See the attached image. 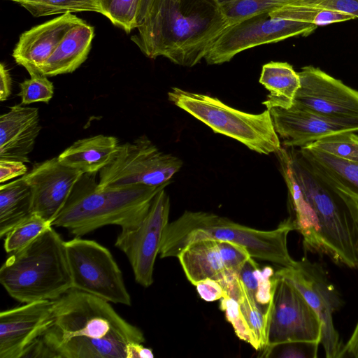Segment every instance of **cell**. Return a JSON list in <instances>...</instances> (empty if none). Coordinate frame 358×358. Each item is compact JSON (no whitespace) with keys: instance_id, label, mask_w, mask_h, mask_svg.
Listing matches in <instances>:
<instances>
[{"instance_id":"6da1fadb","label":"cell","mask_w":358,"mask_h":358,"mask_svg":"<svg viewBox=\"0 0 358 358\" xmlns=\"http://www.w3.org/2000/svg\"><path fill=\"white\" fill-rule=\"evenodd\" d=\"M294 229L306 251L358 268V201L315 169L296 148L276 152Z\"/></svg>"},{"instance_id":"7a4b0ae2","label":"cell","mask_w":358,"mask_h":358,"mask_svg":"<svg viewBox=\"0 0 358 358\" xmlns=\"http://www.w3.org/2000/svg\"><path fill=\"white\" fill-rule=\"evenodd\" d=\"M228 26L217 0H154L131 40L150 59L192 67Z\"/></svg>"},{"instance_id":"3957f363","label":"cell","mask_w":358,"mask_h":358,"mask_svg":"<svg viewBox=\"0 0 358 358\" xmlns=\"http://www.w3.org/2000/svg\"><path fill=\"white\" fill-rule=\"evenodd\" d=\"M294 229L289 217L273 230H259L235 222L212 213L185 211L166 226L161 243V258L178 256L188 244L201 239L234 243L245 248L253 258L281 267L294 266L287 236Z\"/></svg>"},{"instance_id":"277c9868","label":"cell","mask_w":358,"mask_h":358,"mask_svg":"<svg viewBox=\"0 0 358 358\" xmlns=\"http://www.w3.org/2000/svg\"><path fill=\"white\" fill-rule=\"evenodd\" d=\"M94 176H82L52 226L79 237L106 225L134 229L147 215L156 194L168 185L100 189Z\"/></svg>"},{"instance_id":"5b68a950","label":"cell","mask_w":358,"mask_h":358,"mask_svg":"<svg viewBox=\"0 0 358 358\" xmlns=\"http://www.w3.org/2000/svg\"><path fill=\"white\" fill-rule=\"evenodd\" d=\"M0 282L23 303L54 301L73 288L65 241L52 226L10 254L1 266Z\"/></svg>"},{"instance_id":"8992f818","label":"cell","mask_w":358,"mask_h":358,"mask_svg":"<svg viewBox=\"0 0 358 358\" xmlns=\"http://www.w3.org/2000/svg\"><path fill=\"white\" fill-rule=\"evenodd\" d=\"M53 322L38 338L43 342L74 336L143 343L142 331L123 319L110 302L71 288L53 301Z\"/></svg>"},{"instance_id":"52a82bcc","label":"cell","mask_w":358,"mask_h":358,"mask_svg":"<svg viewBox=\"0 0 358 358\" xmlns=\"http://www.w3.org/2000/svg\"><path fill=\"white\" fill-rule=\"evenodd\" d=\"M169 100L209 127L263 155L276 152L280 141L269 110L251 114L231 108L217 98L173 87Z\"/></svg>"},{"instance_id":"ba28073f","label":"cell","mask_w":358,"mask_h":358,"mask_svg":"<svg viewBox=\"0 0 358 358\" xmlns=\"http://www.w3.org/2000/svg\"><path fill=\"white\" fill-rule=\"evenodd\" d=\"M182 162L159 151L146 136L119 145L111 162L99 171L100 189L134 185L161 186L171 183Z\"/></svg>"},{"instance_id":"9c48e42d","label":"cell","mask_w":358,"mask_h":358,"mask_svg":"<svg viewBox=\"0 0 358 358\" xmlns=\"http://www.w3.org/2000/svg\"><path fill=\"white\" fill-rule=\"evenodd\" d=\"M317 28L289 18L280 6L229 25L213 43L204 59L210 65L222 64L243 51L294 36H308Z\"/></svg>"},{"instance_id":"30bf717a","label":"cell","mask_w":358,"mask_h":358,"mask_svg":"<svg viewBox=\"0 0 358 358\" xmlns=\"http://www.w3.org/2000/svg\"><path fill=\"white\" fill-rule=\"evenodd\" d=\"M65 245L73 288L109 302L131 306L122 273L108 249L79 236L65 241Z\"/></svg>"},{"instance_id":"8fae6325","label":"cell","mask_w":358,"mask_h":358,"mask_svg":"<svg viewBox=\"0 0 358 358\" xmlns=\"http://www.w3.org/2000/svg\"><path fill=\"white\" fill-rule=\"evenodd\" d=\"M169 211L170 199L164 188L153 199L141 224L134 229L122 230L115 243L127 257L135 280L144 287L153 283L154 266L169 224Z\"/></svg>"},{"instance_id":"7c38bea8","label":"cell","mask_w":358,"mask_h":358,"mask_svg":"<svg viewBox=\"0 0 358 358\" xmlns=\"http://www.w3.org/2000/svg\"><path fill=\"white\" fill-rule=\"evenodd\" d=\"M289 281L315 310L322 324V345L327 358H337L343 343L333 322V314L341 305V297L329 280L324 270L306 258L292 267H281L275 272Z\"/></svg>"},{"instance_id":"4fadbf2b","label":"cell","mask_w":358,"mask_h":358,"mask_svg":"<svg viewBox=\"0 0 358 358\" xmlns=\"http://www.w3.org/2000/svg\"><path fill=\"white\" fill-rule=\"evenodd\" d=\"M277 276L266 347L289 341L320 343L322 324L318 315L297 288Z\"/></svg>"},{"instance_id":"5bb4252c","label":"cell","mask_w":358,"mask_h":358,"mask_svg":"<svg viewBox=\"0 0 358 358\" xmlns=\"http://www.w3.org/2000/svg\"><path fill=\"white\" fill-rule=\"evenodd\" d=\"M298 73L300 87L293 105L325 117L358 119L357 90L313 66H306Z\"/></svg>"},{"instance_id":"9a60e30c","label":"cell","mask_w":358,"mask_h":358,"mask_svg":"<svg viewBox=\"0 0 358 358\" xmlns=\"http://www.w3.org/2000/svg\"><path fill=\"white\" fill-rule=\"evenodd\" d=\"M250 257L240 245L214 239L192 242L177 256L187 280L194 286L207 278L220 281L238 275Z\"/></svg>"},{"instance_id":"2e32d148","label":"cell","mask_w":358,"mask_h":358,"mask_svg":"<svg viewBox=\"0 0 358 358\" xmlns=\"http://www.w3.org/2000/svg\"><path fill=\"white\" fill-rule=\"evenodd\" d=\"M53 301L25 303L0 313V358H22L53 322Z\"/></svg>"},{"instance_id":"e0dca14e","label":"cell","mask_w":358,"mask_h":358,"mask_svg":"<svg viewBox=\"0 0 358 358\" xmlns=\"http://www.w3.org/2000/svg\"><path fill=\"white\" fill-rule=\"evenodd\" d=\"M83 174L61 164L57 157L35 164L23 176L31 189V213L52 224Z\"/></svg>"},{"instance_id":"ac0fdd59","label":"cell","mask_w":358,"mask_h":358,"mask_svg":"<svg viewBox=\"0 0 358 358\" xmlns=\"http://www.w3.org/2000/svg\"><path fill=\"white\" fill-rule=\"evenodd\" d=\"M269 110L275 131L286 148H303L328 136L358 132V119L325 117L294 105Z\"/></svg>"},{"instance_id":"d6986e66","label":"cell","mask_w":358,"mask_h":358,"mask_svg":"<svg viewBox=\"0 0 358 358\" xmlns=\"http://www.w3.org/2000/svg\"><path fill=\"white\" fill-rule=\"evenodd\" d=\"M83 20L73 13H65L23 32L13 51L15 62L30 76L43 75L46 60L66 33Z\"/></svg>"},{"instance_id":"ffe728a7","label":"cell","mask_w":358,"mask_h":358,"mask_svg":"<svg viewBox=\"0 0 358 358\" xmlns=\"http://www.w3.org/2000/svg\"><path fill=\"white\" fill-rule=\"evenodd\" d=\"M41 129L38 108L12 106L0 116V159L29 162Z\"/></svg>"},{"instance_id":"44dd1931","label":"cell","mask_w":358,"mask_h":358,"mask_svg":"<svg viewBox=\"0 0 358 358\" xmlns=\"http://www.w3.org/2000/svg\"><path fill=\"white\" fill-rule=\"evenodd\" d=\"M94 37V27L85 21L73 27L43 64L42 74L52 77L76 71L87 59Z\"/></svg>"},{"instance_id":"7402d4cb","label":"cell","mask_w":358,"mask_h":358,"mask_svg":"<svg viewBox=\"0 0 358 358\" xmlns=\"http://www.w3.org/2000/svg\"><path fill=\"white\" fill-rule=\"evenodd\" d=\"M119 145L114 136L96 135L74 142L57 158L68 167L95 175L111 162Z\"/></svg>"},{"instance_id":"603a6c76","label":"cell","mask_w":358,"mask_h":358,"mask_svg":"<svg viewBox=\"0 0 358 358\" xmlns=\"http://www.w3.org/2000/svg\"><path fill=\"white\" fill-rule=\"evenodd\" d=\"M259 81L270 92L266 100L262 102L267 110L292 107L300 87V78L291 64L282 62L265 64Z\"/></svg>"},{"instance_id":"cb8c5ba5","label":"cell","mask_w":358,"mask_h":358,"mask_svg":"<svg viewBox=\"0 0 358 358\" xmlns=\"http://www.w3.org/2000/svg\"><path fill=\"white\" fill-rule=\"evenodd\" d=\"M299 150L315 169L358 201V164L310 146L300 148Z\"/></svg>"},{"instance_id":"d4e9b609","label":"cell","mask_w":358,"mask_h":358,"mask_svg":"<svg viewBox=\"0 0 358 358\" xmlns=\"http://www.w3.org/2000/svg\"><path fill=\"white\" fill-rule=\"evenodd\" d=\"M31 194L23 176L0 186V237L31 215Z\"/></svg>"},{"instance_id":"484cf974","label":"cell","mask_w":358,"mask_h":358,"mask_svg":"<svg viewBox=\"0 0 358 358\" xmlns=\"http://www.w3.org/2000/svg\"><path fill=\"white\" fill-rule=\"evenodd\" d=\"M226 294L236 299L241 311L258 345L263 350L268 343V334L272 310L257 304L248 293L238 275L223 285Z\"/></svg>"},{"instance_id":"4316f807","label":"cell","mask_w":358,"mask_h":358,"mask_svg":"<svg viewBox=\"0 0 358 358\" xmlns=\"http://www.w3.org/2000/svg\"><path fill=\"white\" fill-rule=\"evenodd\" d=\"M250 257L239 271L238 277L255 302L267 310H273L278 277L272 267L262 268Z\"/></svg>"},{"instance_id":"83f0119b","label":"cell","mask_w":358,"mask_h":358,"mask_svg":"<svg viewBox=\"0 0 358 358\" xmlns=\"http://www.w3.org/2000/svg\"><path fill=\"white\" fill-rule=\"evenodd\" d=\"M20 4L35 17L80 12L100 13L97 0H8Z\"/></svg>"},{"instance_id":"f1b7e54d","label":"cell","mask_w":358,"mask_h":358,"mask_svg":"<svg viewBox=\"0 0 358 358\" xmlns=\"http://www.w3.org/2000/svg\"><path fill=\"white\" fill-rule=\"evenodd\" d=\"M52 224L36 213H31L17 223L4 237V249L8 254L25 247Z\"/></svg>"},{"instance_id":"f546056e","label":"cell","mask_w":358,"mask_h":358,"mask_svg":"<svg viewBox=\"0 0 358 358\" xmlns=\"http://www.w3.org/2000/svg\"><path fill=\"white\" fill-rule=\"evenodd\" d=\"M141 0H97L100 13L113 24L129 34L138 27Z\"/></svg>"},{"instance_id":"4dcf8cb0","label":"cell","mask_w":358,"mask_h":358,"mask_svg":"<svg viewBox=\"0 0 358 358\" xmlns=\"http://www.w3.org/2000/svg\"><path fill=\"white\" fill-rule=\"evenodd\" d=\"M229 25L250 15L270 10L299 0H217Z\"/></svg>"},{"instance_id":"1f68e13d","label":"cell","mask_w":358,"mask_h":358,"mask_svg":"<svg viewBox=\"0 0 358 358\" xmlns=\"http://www.w3.org/2000/svg\"><path fill=\"white\" fill-rule=\"evenodd\" d=\"M284 13L290 19L318 26L343 22L354 17L327 9L303 6L296 3L282 6Z\"/></svg>"},{"instance_id":"d6a6232c","label":"cell","mask_w":358,"mask_h":358,"mask_svg":"<svg viewBox=\"0 0 358 358\" xmlns=\"http://www.w3.org/2000/svg\"><path fill=\"white\" fill-rule=\"evenodd\" d=\"M307 146L340 159L358 164V134L344 133L320 139Z\"/></svg>"},{"instance_id":"836d02e7","label":"cell","mask_w":358,"mask_h":358,"mask_svg":"<svg viewBox=\"0 0 358 358\" xmlns=\"http://www.w3.org/2000/svg\"><path fill=\"white\" fill-rule=\"evenodd\" d=\"M320 342L289 341L268 346L261 351L262 357L316 358Z\"/></svg>"},{"instance_id":"e575fe53","label":"cell","mask_w":358,"mask_h":358,"mask_svg":"<svg viewBox=\"0 0 358 358\" xmlns=\"http://www.w3.org/2000/svg\"><path fill=\"white\" fill-rule=\"evenodd\" d=\"M220 300V308L224 312L226 318L232 325L236 336L256 350H259L258 345L241 311L238 301L227 294Z\"/></svg>"},{"instance_id":"d590c367","label":"cell","mask_w":358,"mask_h":358,"mask_svg":"<svg viewBox=\"0 0 358 358\" xmlns=\"http://www.w3.org/2000/svg\"><path fill=\"white\" fill-rule=\"evenodd\" d=\"M29 79L20 84L19 96L24 105L35 102L48 103L54 94V86L47 76L38 75L30 76Z\"/></svg>"},{"instance_id":"8d00e7d4","label":"cell","mask_w":358,"mask_h":358,"mask_svg":"<svg viewBox=\"0 0 358 358\" xmlns=\"http://www.w3.org/2000/svg\"><path fill=\"white\" fill-rule=\"evenodd\" d=\"M294 3L333 10L358 18V0H299Z\"/></svg>"},{"instance_id":"74e56055","label":"cell","mask_w":358,"mask_h":358,"mask_svg":"<svg viewBox=\"0 0 358 358\" xmlns=\"http://www.w3.org/2000/svg\"><path fill=\"white\" fill-rule=\"evenodd\" d=\"M195 287L200 297L208 302L220 300L226 294L220 282L210 278L198 282Z\"/></svg>"},{"instance_id":"f35d334b","label":"cell","mask_w":358,"mask_h":358,"mask_svg":"<svg viewBox=\"0 0 358 358\" xmlns=\"http://www.w3.org/2000/svg\"><path fill=\"white\" fill-rule=\"evenodd\" d=\"M24 162L13 159H0V182L2 184L27 173Z\"/></svg>"},{"instance_id":"ab89813d","label":"cell","mask_w":358,"mask_h":358,"mask_svg":"<svg viewBox=\"0 0 358 358\" xmlns=\"http://www.w3.org/2000/svg\"><path fill=\"white\" fill-rule=\"evenodd\" d=\"M358 358V323L346 343L343 344L337 358Z\"/></svg>"},{"instance_id":"60d3db41","label":"cell","mask_w":358,"mask_h":358,"mask_svg":"<svg viewBox=\"0 0 358 358\" xmlns=\"http://www.w3.org/2000/svg\"><path fill=\"white\" fill-rule=\"evenodd\" d=\"M12 78L4 64H0V100H6L11 94Z\"/></svg>"},{"instance_id":"b9f144b4","label":"cell","mask_w":358,"mask_h":358,"mask_svg":"<svg viewBox=\"0 0 358 358\" xmlns=\"http://www.w3.org/2000/svg\"><path fill=\"white\" fill-rule=\"evenodd\" d=\"M129 354V358H152L154 357L152 350L144 347L140 343H130Z\"/></svg>"},{"instance_id":"7bdbcfd3","label":"cell","mask_w":358,"mask_h":358,"mask_svg":"<svg viewBox=\"0 0 358 358\" xmlns=\"http://www.w3.org/2000/svg\"><path fill=\"white\" fill-rule=\"evenodd\" d=\"M154 0H141L138 16V27L147 15Z\"/></svg>"}]
</instances>
